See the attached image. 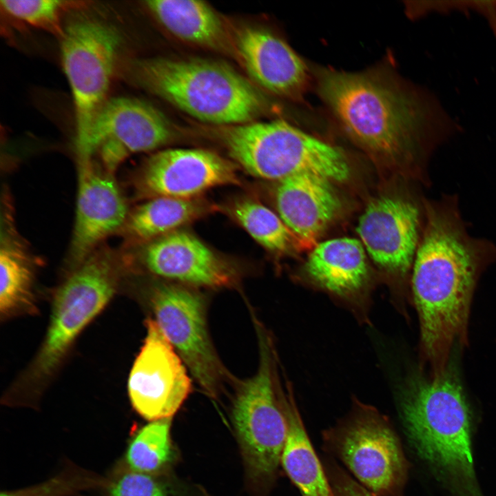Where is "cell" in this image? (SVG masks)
<instances>
[{"label":"cell","mask_w":496,"mask_h":496,"mask_svg":"<svg viewBox=\"0 0 496 496\" xmlns=\"http://www.w3.org/2000/svg\"><path fill=\"white\" fill-rule=\"evenodd\" d=\"M496 261V246L471 236L457 199L424 204V223L411 275L420 344L431 376L449 366L453 348L467 342L470 305L481 273Z\"/></svg>","instance_id":"6da1fadb"},{"label":"cell","mask_w":496,"mask_h":496,"mask_svg":"<svg viewBox=\"0 0 496 496\" xmlns=\"http://www.w3.org/2000/svg\"><path fill=\"white\" fill-rule=\"evenodd\" d=\"M318 90L347 136L375 159L412 161L460 130L435 94L379 71L323 69Z\"/></svg>","instance_id":"7a4b0ae2"},{"label":"cell","mask_w":496,"mask_h":496,"mask_svg":"<svg viewBox=\"0 0 496 496\" xmlns=\"http://www.w3.org/2000/svg\"><path fill=\"white\" fill-rule=\"evenodd\" d=\"M122 76L204 123L227 127L254 121L267 107L264 96L227 63L155 57L126 61Z\"/></svg>","instance_id":"3957f363"},{"label":"cell","mask_w":496,"mask_h":496,"mask_svg":"<svg viewBox=\"0 0 496 496\" xmlns=\"http://www.w3.org/2000/svg\"><path fill=\"white\" fill-rule=\"evenodd\" d=\"M401 409L408 437L420 456L448 477L473 488L470 410L451 367L438 377L413 376L404 390Z\"/></svg>","instance_id":"277c9868"},{"label":"cell","mask_w":496,"mask_h":496,"mask_svg":"<svg viewBox=\"0 0 496 496\" xmlns=\"http://www.w3.org/2000/svg\"><path fill=\"white\" fill-rule=\"evenodd\" d=\"M218 136L230 157L258 178L279 181L310 174L343 182L351 176L342 150L282 120L222 127Z\"/></svg>","instance_id":"5b68a950"},{"label":"cell","mask_w":496,"mask_h":496,"mask_svg":"<svg viewBox=\"0 0 496 496\" xmlns=\"http://www.w3.org/2000/svg\"><path fill=\"white\" fill-rule=\"evenodd\" d=\"M123 38L103 20L78 17L64 26L61 61L74 107L77 161L85 157L90 134L107 94Z\"/></svg>","instance_id":"8992f818"},{"label":"cell","mask_w":496,"mask_h":496,"mask_svg":"<svg viewBox=\"0 0 496 496\" xmlns=\"http://www.w3.org/2000/svg\"><path fill=\"white\" fill-rule=\"evenodd\" d=\"M257 331L258 369L240 386L233 404L232 421L249 473L263 480L274 475L280 463L287 422L270 340L259 326Z\"/></svg>","instance_id":"52a82bcc"},{"label":"cell","mask_w":496,"mask_h":496,"mask_svg":"<svg viewBox=\"0 0 496 496\" xmlns=\"http://www.w3.org/2000/svg\"><path fill=\"white\" fill-rule=\"evenodd\" d=\"M116 286L110 254H92L67 278L54 296L49 329L34 365V375L50 374L81 331L107 304Z\"/></svg>","instance_id":"ba28073f"},{"label":"cell","mask_w":496,"mask_h":496,"mask_svg":"<svg viewBox=\"0 0 496 496\" xmlns=\"http://www.w3.org/2000/svg\"><path fill=\"white\" fill-rule=\"evenodd\" d=\"M336 451L349 469L374 495L395 496L407 473L396 435L374 409L358 406L336 431Z\"/></svg>","instance_id":"9c48e42d"},{"label":"cell","mask_w":496,"mask_h":496,"mask_svg":"<svg viewBox=\"0 0 496 496\" xmlns=\"http://www.w3.org/2000/svg\"><path fill=\"white\" fill-rule=\"evenodd\" d=\"M176 138L169 120L149 103L130 97L108 99L92 127L83 160L99 158L105 172L113 174L130 155L161 147Z\"/></svg>","instance_id":"30bf717a"},{"label":"cell","mask_w":496,"mask_h":496,"mask_svg":"<svg viewBox=\"0 0 496 496\" xmlns=\"http://www.w3.org/2000/svg\"><path fill=\"white\" fill-rule=\"evenodd\" d=\"M151 301L161 330L203 390L214 397L224 369L209 335L203 298L184 287L160 285Z\"/></svg>","instance_id":"8fae6325"},{"label":"cell","mask_w":496,"mask_h":496,"mask_svg":"<svg viewBox=\"0 0 496 496\" xmlns=\"http://www.w3.org/2000/svg\"><path fill=\"white\" fill-rule=\"evenodd\" d=\"M147 334L128 379L136 411L154 421L172 417L192 389L183 361L155 320L145 322Z\"/></svg>","instance_id":"7c38bea8"},{"label":"cell","mask_w":496,"mask_h":496,"mask_svg":"<svg viewBox=\"0 0 496 496\" xmlns=\"http://www.w3.org/2000/svg\"><path fill=\"white\" fill-rule=\"evenodd\" d=\"M234 163L203 149H169L146 160L134 185L138 197L193 199L205 191L238 184Z\"/></svg>","instance_id":"4fadbf2b"},{"label":"cell","mask_w":496,"mask_h":496,"mask_svg":"<svg viewBox=\"0 0 496 496\" xmlns=\"http://www.w3.org/2000/svg\"><path fill=\"white\" fill-rule=\"evenodd\" d=\"M422 218L420 207L412 198L380 196L368 203L356 230L378 266L404 277L412 269L423 229Z\"/></svg>","instance_id":"5bb4252c"},{"label":"cell","mask_w":496,"mask_h":496,"mask_svg":"<svg viewBox=\"0 0 496 496\" xmlns=\"http://www.w3.org/2000/svg\"><path fill=\"white\" fill-rule=\"evenodd\" d=\"M128 214L125 200L112 175L99 171L93 161L78 164L71 262L78 265L83 262L99 242L123 229Z\"/></svg>","instance_id":"9a60e30c"},{"label":"cell","mask_w":496,"mask_h":496,"mask_svg":"<svg viewBox=\"0 0 496 496\" xmlns=\"http://www.w3.org/2000/svg\"><path fill=\"white\" fill-rule=\"evenodd\" d=\"M236 55L251 79L274 94L301 96L307 83L302 59L283 40L258 28L245 27L234 34Z\"/></svg>","instance_id":"2e32d148"},{"label":"cell","mask_w":496,"mask_h":496,"mask_svg":"<svg viewBox=\"0 0 496 496\" xmlns=\"http://www.w3.org/2000/svg\"><path fill=\"white\" fill-rule=\"evenodd\" d=\"M140 259L151 273L188 284L221 287L234 280L226 262L187 232L176 231L145 244Z\"/></svg>","instance_id":"e0dca14e"},{"label":"cell","mask_w":496,"mask_h":496,"mask_svg":"<svg viewBox=\"0 0 496 496\" xmlns=\"http://www.w3.org/2000/svg\"><path fill=\"white\" fill-rule=\"evenodd\" d=\"M331 182L310 174L278 181L275 191L278 214L299 243H314L340 211L341 202Z\"/></svg>","instance_id":"ac0fdd59"},{"label":"cell","mask_w":496,"mask_h":496,"mask_svg":"<svg viewBox=\"0 0 496 496\" xmlns=\"http://www.w3.org/2000/svg\"><path fill=\"white\" fill-rule=\"evenodd\" d=\"M306 276L319 287L344 298H352L365 287L369 269L360 240L338 238L318 243L304 264Z\"/></svg>","instance_id":"d6986e66"},{"label":"cell","mask_w":496,"mask_h":496,"mask_svg":"<svg viewBox=\"0 0 496 496\" xmlns=\"http://www.w3.org/2000/svg\"><path fill=\"white\" fill-rule=\"evenodd\" d=\"M145 6L171 34L198 46L236 55L234 35L215 10L203 1L152 0Z\"/></svg>","instance_id":"ffe728a7"},{"label":"cell","mask_w":496,"mask_h":496,"mask_svg":"<svg viewBox=\"0 0 496 496\" xmlns=\"http://www.w3.org/2000/svg\"><path fill=\"white\" fill-rule=\"evenodd\" d=\"M287 435L280 462L302 496H334L311 445L291 390L282 391Z\"/></svg>","instance_id":"44dd1931"},{"label":"cell","mask_w":496,"mask_h":496,"mask_svg":"<svg viewBox=\"0 0 496 496\" xmlns=\"http://www.w3.org/2000/svg\"><path fill=\"white\" fill-rule=\"evenodd\" d=\"M213 209L209 204L196 198L156 197L129 212L122 229L131 244H146L176 231Z\"/></svg>","instance_id":"7402d4cb"},{"label":"cell","mask_w":496,"mask_h":496,"mask_svg":"<svg viewBox=\"0 0 496 496\" xmlns=\"http://www.w3.org/2000/svg\"><path fill=\"white\" fill-rule=\"evenodd\" d=\"M11 226L5 221L1 237L0 311L5 316L34 310L33 258Z\"/></svg>","instance_id":"603a6c76"},{"label":"cell","mask_w":496,"mask_h":496,"mask_svg":"<svg viewBox=\"0 0 496 496\" xmlns=\"http://www.w3.org/2000/svg\"><path fill=\"white\" fill-rule=\"evenodd\" d=\"M233 214L238 223L260 245L276 253L289 251L298 241L278 214L251 199L237 201Z\"/></svg>","instance_id":"cb8c5ba5"},{"label":"cell","mask_w":496,"mask_h":496,"mask_svg":"<svg viewBox=\"0 0 496 496\" xmlns=\"http://www.w3.org/2000/svg\"><path fill=\"white\" fill-rule=\"evenodd\" d=\"M171 417L152 421L143 426L131 442L127 462L135 472L158 470L172 457Z\"/></svg>","instance_id":"d4e9b609"},{"label":"cell","mask_w":496,"mask_h":496,"mask_svg":"<svg viewBox=\"0 0 496 496\" xmlns=\"http://www.w3.org/2000/svg\"><path fill=\"white\" fill-rule=\"evenodd\" d=\"M1 8L10 16L61 39V11L66 2L57 0H3Z\"/></svg>","instance_id":"484cf974"},{"label":"cell","mask_w":496,"mask_h":496,"mask_svg":"<svg viewBox=\"0 0 496 496\" xmlns=\"http://www.w3.org/2000/svg\"><path fill=\"white\" fill-rule=\"evenodd\" d=\"M111 496H167L163 488L150 476L134 472L120 478L113 486Z\"/></svg>","instance_id":"4316f807"},{"label":"cell","mask_w":496,"mask_h":496,"mask_svg":"<svg viewBox=\"0 0 496 496\" xmlns=\"http://www.w3.org/2000/svg\"><path fill=\"white\" fill-rule=\"evenodd\" d=\"M331 484L334 496H375L364 486L337 468L331 473Z\"/></svg>","instance_id":"83f0119b"},{"label":"cell","mask_w":496,"mask_h":496,"mask_svg":"<svg viewBox=\"0 0 496 496\" xmlns=\"http://www.w3.org/2000/svg\"><path fill=\"white\" fill-rule=\"evenodd\" d=\"M59 485L57 482H50L43 486H39L27 490L10 493L2 492L0 496H51L53 495L52 493L55 492V488Z\"/></svg>","instance_id":"f1b7e54d"}]
</instances>
